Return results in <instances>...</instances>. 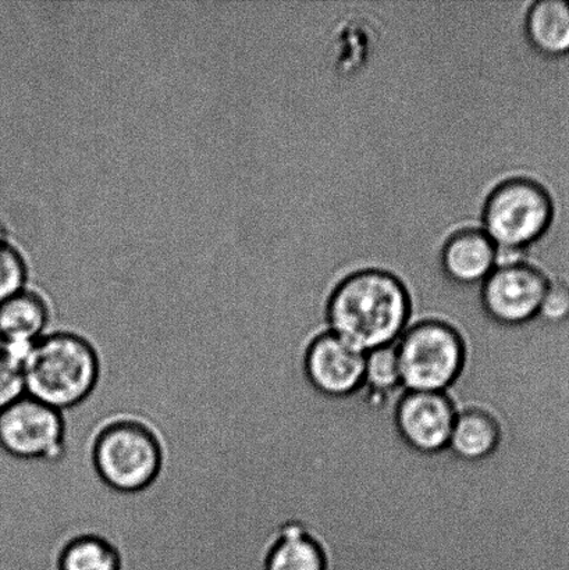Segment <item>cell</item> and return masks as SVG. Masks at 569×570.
Here are the masks:
<instances>
[{
  "mask_svg": "<svg viewBox=\"0 0 569 570\" xmlns=\"http://www.w3.org/2000/svg\"><path fill=\"white\" fill-rule=\"evenodd\" d=\"M410 317L409 288L386 271L353 273L334 285L327 302L331 332L364 354L398 343Z\"/></svg>",
  "mask_w": 569,
  "mask_h": 570,
  "instance_id": "6da1fadb",
  "label": "cell"
},
{
  "mask_svg": "<svg viewBox=\"0 0 569 570\" xmlns=\"http://www.w3.org/2000/svg\"><path fill=\"white\" fill-rule=\"evenodd\" d=\"M22 371L27 395L63 411L91 394L99 363L91 344L80 335L55 332L38 341Z\"/></svg>",
  "mask_w": 569,
  "mask_h": 570,
  "instance_id": "7a4b0ae2",
  "label": "cell"
},
{
  "mask_svg": "<svg viewBox=\"0 0 569 570\" xmlns=\"http://www.w3.org/2000/svg\"><path fill=\"white\" fill-rule=\"evenodd\" d=\"M555 205L548 189L531 178L499 184L483 206L484 233L498 248L526 250L548 233Z\"/></svg>",
  "mask_w": 569,
  "mask_h": 570,
  "instance_id": "3957f363",
  "label": "cell"
},
{
  "mask_svg": "<svg viewBox=\"0 0 569 570\" xmlns=\"http://www.w3.org/2000/svg\"><path fill=\"white\" fill-rule=\"evenodd\" d=\"M464 361L459 334L438 321L411 322L399 340L401 385L416 393H444Z\"/></svg>",
  "mask_w": 569,
  "mask_h": 570,
  "instance_id": "277c9868",
  "label": "cell"
},
{
  "mask_svg": "<svg viewBox=\"0 0 569 570\" xmlns=\"http://www.w3.org/2000/svg\"><path fill=\"white\" fill-rule=\"evenodd\" d=\"M94 463L99 476L111 489L137 493L148 488L159 474V441L141 423L116 421L99 433Z\"/></svg>",
  "mask_w": 569,
  "mask_h": 570,
  "instance_id": "5b68a950",
  "label": "cell"
},
{
  "mask_svg": "<svg viewBox=\"0 0 569 570\" xmlns=\"http://www.w3.org/2000/svg\"><path fill=\"white\" fill-rule=\"evenodd\" d=\"M61 412L22 396L0 412V449L19 460H56L63 451Z\"/></svg>",
  "mask_w": 569,
  "mask_h": 570,
  "instance_id": "8992f818",
  "label": "cell"
},
{
  "mask_svg": "<svg viewBox=\"0 0 569 570\" xmlns=\"http://www.w3.org/2000/svg\"><path fill=\"white\" fill-rule=\"evenodd\" d=\"M550 278L538 267L522 264L499 266L479 288L484 312L506 326H520L539 315Z\"/></svg>",
  "mask_w": 569,
  "mask_h": 570,
  "instance_id": "52a82bcc",
  "label": "cell"
},
{
  "mask_svg": "<svg viewBox=\"0 0 569 570\" xmlns=\"http://www.w3.org/2000/svg\"><path fill=\"white\" fill-rule=\"evenodd\" d=\"M366 354L336 334L320 335L306 356L312 384L328 395H347L364 384Z\"/></svg>",
  "mask_w": 569,
  "mask_h": 570,
  "instance_id": "ba28073f",
  "label": "cell"
},
{
  "mask_svg": "<svg viewBox=\"0 0 569 570\" xmlns=\"http://www.w3.org/2000/svg\"><path fill=\"white\" fill-rule=\"evenodd\" d=\"M454 422V407L444 393L406 391L400 402V432L416 450L436 452L449 446Z\"/></svg>",
  "mask_w": 569,
  "mask_h": 570,
  "instance_id": "9c48e42d",
  "label": "cell"
},
{
  "mask_svg": "<svg viewBox=\"0 0 569 570\" xmlns=\"http://www.w3.org/2000/svg\"><path fill=\"white\" fill-rule=\"evenodd\" d=\"M50 307L38 289L27 287L0 304V348L24 366L39 340L47 335Z\"/></svg>",
  "mask_w": 569,
  "mask_h": 570,
  "instance_id": "30bf717a",
  "label": "cell"
},
{
  "mask_svg": "<svg viewBox=\"0 0 569 570\" xmlns=\"http://www.w3.org/2000/svg\"><path fill=\"white\" fill-rule=\"evenodd\" d=\"M496 250L492 239L478 228L453 234L442 254L445 276L462 287L482 284L496 269Z\"/></svg>",
  "mask_w": 569,
  "mask_h": 570,
  "instance_id": "8fae6325",
  "label": "cell"
},
{
  "mask_svg": "<svg viewBox=\"0 0 569 570\" xmlns=\"http://www.w3.org/2000/svg\"><path fill=\"white\" fill-rule=\"evenodd\" d=\"M526 31L529 42L549 58L569 55L568 0H539L528 10Z\"/></svg>",
  "mask_w": 569,
  "mask_h": 570,
  "instance_id": "7c38bea8",
  "label": "cell"
},
{
  "mask_svg": "<svg viewBox=\"0 0 569 570\" xmlns=\"http://www.w3.org/2000/svg\"><path fill=\"white\" fill-rule=\"evenodd\" d=\"M454 411L455 422L449 449L455 455L470 461L482 460L492 454L500 439L494 419L475 407H459Z\"/></svg>",
  "mask_w": 569,
  "mask_h": 570,
  "instance_id": "4fadbf2b",
  "label": "cell"
},
{
  "mask_svg": "<svg viewBox=\"0 0 569 570\" xmlns=\"http://www.w3.org/2000/svg\"><path fill=\"white\" fill-rule=\"evenodd\" d=\"M266 570H325L320 547L297 522L284 524L282 539L267 558Z\"/></svg>",
  "mask_w": 569,
  "mask_h": 570,
  "instance_id": "5bb4252c",
  "label": "cell"
},
{
  "mask_svg": "<svg viewBox=\"0 0 569 570\" xmlns=\"http://www.w3.org/2000/svg\"><path fill=\"white\" fill-rule=\"evenodd\" d=\"M60 570H120L117 551L105 540L84 535L72 540L61 552Z\"/></svg>",
  "mask_w": 569,
  "mask_h": 570,
  "instance_id": "9a60e30c",
  "label": "cell"
},
{
  "mask_svg": "<svg viewBox=\"0 0 569 570\" xmlns=\"http://www.w3.org/2000/svg\"><path fill=\"white\" fill-rule=\"evenodd\" d=\"M364 383L381 393L401 387L399 341L366 352Z\"/></svg>",
  "mask_w": 569,
  "mask_h": 570,
  "instance_id": "2e32d148",
  "label": "cell"
},
{
  "mask_svg": "<svg viewBox=\"0 0 569 570\" xmlns=\"http://www.w3.org/2000/svg\"><path fill=\"white\" fill-rule=\"evenodd\" d=\"M24 256L0 232V304L28 287Z\"/></svg>",
  "mask_w": 569,
  "mask_h": 570,
  "instance_id": "e0dca14e",
  "label": "cell"
},
{
  "mask_svg": "<svg viewBox=\"0 0 569 570\" xmlns=\"http://www.w3.org/2000/svg\"><path fill=\"white\" fill-rule=\"evenodd\" d=\"M27 395L21 363L0 348V412Z\"/></svg>",
  "mask_w": 569,
  "mask_h": 570,
  "instance_id": "ac0fdd59",
  "label": "cell"
},
{
  "mask_svg": "<svg viewBox=\"0 0 569 570\" xmlns=\"http://www.w3.org/2000/svg\"><path fill=\"white\" fill-rule=\"evenodd\" d=\"M538 317L551 326L569 323V283L561 278L549 282Z\"/></svg>",
  "mask_w": 569,
  "mask_h": 570,
  "instance_id": "d6986e66",
  "label": "cell"
}]
</instances>
